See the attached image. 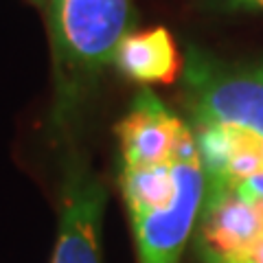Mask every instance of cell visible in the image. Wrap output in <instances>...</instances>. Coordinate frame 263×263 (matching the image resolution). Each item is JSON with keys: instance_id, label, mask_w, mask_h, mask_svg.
Wrapping results in <instances>:
<instances>
[{"instance_id": "cell-1", "label": "cell", "mask_w": 263, "mask_h": 263, "mask_svg": "<svg viewBox=\"0 0 263 263\" xmlns=\"http://www.w3.org/2000/svg\"><path fill=\"white\" fill-rule=\"evenodd\" d=\"M129 0H51V33L60 62L77 72H97L114 62L132 33Z\"/></svg>"}, {"instance_id": "cell-2", "label": "cell", "mask_w": 263, "mask_h": 263, "mask_svg": "<svg viewBox=\"0 0 263 263\" xmlns=\"http://www.w3.org/2000/svg\"><path fill=\"white\" fill-rule=\"evenodd\" d=\"M184 101L195 123L248 127L263 136V79L191 48L184 66Z\"/></svg>"}, {"instance_id": "cell-3", "label": "cell", "mask_w": 263, "mask_h": 263, "mask_svg": "<svg viewBox=\"0 0 263 263\" xmlns=\"http://www.w3.org/2000/svg\"><path fill=\"white\" fill-rule=\"evenodd\" d=\"M174 174L178 184L174 202L160 211L132 217L141 263H178L186 237L202 211L200 206L206 193V176L200 156L176 160Z\"/></svg>"}, {"instance_id": "cell-4", "label": "cell", "mask_w": 263, "mask_h": 263, "mask_svg": "<svg viewBox=\"0 0 263 263\" xmlns=\"http://www.w3.org/2000/svg\"><path fill=\"white\" fill-rule=\"evenodd\" d=\"M117 134L127 169L171 164L200 156L195 134L147 88L136 95L129 112L117 125Z\"/></svg>"}, {"instance_id": "cell-5", "label": "cell", "mask_w": 263, "mask_h": 263, "mask_svg": "<svg viewBox=\"0 0 263 263\" xmlns=\"http://www.w3.org/2000/svg\"><path fill=\"white\" fill-rule=\"evenodd\" d=\"M263 239V217L257 204L226 182H209L200 211L197 241L211 263L248 261L254 243Z\"/></svg>"}, {"instance_id": "cell-6", "label": "cell", "mask_w": 263, "mask_h": 263, "mask_svg": "<svg viewBox=\"0 0 263 263\" xmlns=\"http://www.w3.org/2000/svg\"><path fill=\"white\" fill-rule=\"evenodd\" d=\"M103 213V189L77 176L68 186L57 235L53 263H101L99 224Z\"/></svg>"}, {"instance_id": "cell-7", "label": "cell", "mask_w": 263, "mask_h": 263, "mask_svg": "<svg viewBox=\"0 0 263 263\" xmlns=\"http://www.w3.org/2000/svg\"><path fill=\"white\" fill-rule=\"evenodd\" d=\"M112 64L138 84H174L182 70L176 40L164 27L127 33Z\"/></svg>"}, {"instance_id": "cell-8", "label": "cell", "mask_w": 263, "mask_h": 263, "mask_svg": "<svg viewBox=\"0 0 263 263\" xmlns=\"http://www.w3.org/2000/svg\"><path fill=\"white\" fill-rule=\"evenodd\" d=\"M121 189L132 217L169 206L178 191L174 162L141 169L125 167L121 174Z\"/></svg>"}, {"instance_id": "cell-9", "label": "cell", "mask_w": 263, "mask_h": 263, "mask_svg": "<svg viewBox=\"0 0 263 263\" xmlns=\"http://www.w3.org/2000/svg\"><path fill=\"white\" fill-rule=\"evenodd\" d=\"M226 129L230 136L228 184L237 186L263 171V136L237 125H226Z\"/></svg>"}, {"instance_id": "cell-10", "label": "cell", "mask_w": 263, "mask_h": 263, "mask_svg": "<svg viewBox=\"0 0 263 263\" xmlns=\"http://www.w3.org/2000/svg\"><path fill=\"white\" fill-rule=\"evenodd\" d=\"M224 11H263V0H209Z\"/></svg>"}, {"instance_id": "cell-11", "label": "cell", "mask_w": 263, "mask_h": 263, "mask_svg": "<svg viewBox=\"0 0 263 263\" xmlns=\"http://www.w3.org/2000/svg\"><path fill=\"white\" fill-rule=\"evenodd\" d=\"M237 189L243 193V195H252V197H261L263 200V171L257 176H252L248 180H243L241 184H237Z\"/></svg>"}, {"instance_id": "cell-12", "label": "cell", "mask_w": 263, "mask_h": 263, "mask_svg": "<svg viewBox=\"0 0 263 263\" xmlns=\"http://www.w3.org/2000/svg\"><path fill=\"white\" fill-rule=\"evenodd\" d=\"M248 263H263V239L254 243V248L248 254Z\"/></svg>"}, {"instance_id": "cell-13", "label": "cell", "mask_w": 263, "mask_h": 263, "mask_svg": "<svg viewBox=\"0 0 263 263\" xmlns=\"http://www.w3.org/2000/svg\"><path fill=\"white\" fill-rule=\"evenodd\" d=\"M254 72H257V75H259V77L263 79V62H261V64L257 66V68H254Z\"/></svg>"}, {"instance_id": "cell-14", "label": "cell", "mask_w": 263, "mask_h": 263, "mask_svg": "<svg viewBox=\"0 0 263 263\" xmlns=\"http://www.w3.org/2000/svg\"><path fill=\"white\" fill-rule=\"evenodd\" d=\"M33 3H42V0H33Z\"/></svg>"}, {"instance_id": "cell-15", "label": "cell", "mask_w": 263, "mask_h": 263, "mask_svg": "<svg viewBox=\"0 0 263 263\" xmlns=\"http://www.w3.org/2000/svg\"><path fill=\"white\" fill-rule=\"evenodd\" d=\"M237 263H248V261H237Z\"/></svg>"}]
</instances>
